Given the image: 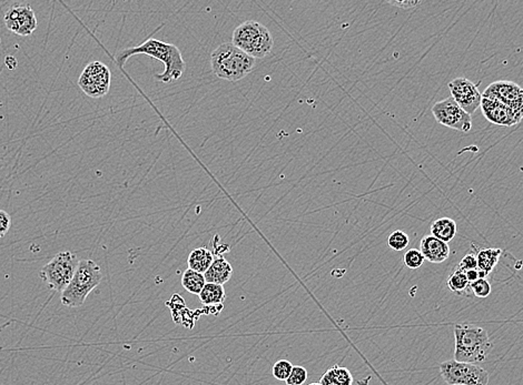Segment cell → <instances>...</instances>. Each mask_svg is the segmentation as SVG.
Returning <instances> with one entry per match:
<instances>
[{"label": "cell", "instance_id": "15", "mask_svg": "<svg viewBox=\"0 0 523 385\" xmlns=\"http://www.w3.org/2000/svg\"><path fill=\"white\" fill-rule=\"evenodd\" d=\"M233 274L232 265L223 256H218L213 261L209 270L204 273L206 283L223 284L227 283Z\"/></svg>", "mask_w": 523, "mask_h": 385}, {"label": "cell", "instance_id": "7", "mask_svg": "<svg viewBox=\"0 0 523 385\" xmlns=\"http://www.w3.org/2000/svg\"><path fill=\"white\" fill-rule=\"evenodd\" d=\"M440 372L444 382L449 385L489 384L488 371L473 363L445 361L440 364Z\"/></svg>", "mask_w": 523, "mask_h": 385}, {"label": "cell", "instance_id": "1", "mask_svg": "<svg viewBox=\"0 0 523 385\" xmlns=\"http://www.w3.org/2000/svg\"><path fill=\"white\" fill-rule=\"evenodd\" d=\"M135 55H146L154 59L159 60L164 65V73L155 75V79L164 84H170L179 80L184 75L186 69V62L181 56L179 47L154 38H150L137 47L119 51L116 55L117 64L123 67L128 58Z\"/></svg>", "mask_w": 523, "mask_h": 385}, {"label": "cell", "instance_id": "10", "mask_svg": "<svg viewBox=\"0 0 523 385\" xmlns=\"http://www.w3.org/2000/svg\"><path fill=\"white\" fill-rule=\"evenodd\" d=\"M484 98L493 99L515 111L517 118L523 119V89L513 82L499 80L486 87Z\"/></svg>", "mask_w": 523, "mask_h": 385}, {"label": "cell", "instance_id": "19", "mask_svg": "<svg viewBox=\"0 0 523 385\" xmlns=\"http://www.w3.org/2000/svg\"><path fill=\"white\" fill-rule=\"evenodd\" d=\"M321 385H353V377L348 368L333 366L321 377Z\"/></svg>", "mask_w": 523, "mask_h": 385}, {"label": "cell", "instance_id": "18", "mask_svg": "<svg viewBox=\"0 0 523 385\" xmlns=\"http://www.w3.org/2000/svg\"><path fill=\"white\" fill-rule=\"evenodd\" d=\"M456 231H458V228H456V221L450 219V218H440V219L433 221L432 225H431V236L445 242V243L454 239Z\"/></svg>", "mask_w": 523, "mask_h": 385}, {"label": "cell", "instance_id": "29", "mask_svg": "<svg viewBox=\"0 0 523 385\" xmlns=\"http://www.w3.org/2000/svg\"><path fill=\"white\" fill-rule=\"evenodd\" d=\"M12 227V218L5 210H0V238H3L8 234Z\"/></svg>", "mask_w": 523, "mask_h": 385}, {"label": "cell", "instance_id": "21", "mask_svg": "<svg viewBox=\"0 0 523 385\" xmlns=\"http://www.w3.org/2000/svg\"><path fill=\"white\" fill-rule=\"evenodd\" d=\"M206 284L205 276L202 273L196 272L192 269H187L181 276V285L187 292L200 295L203 288Z\"/></svg>", "mask_w": 523, "mask_h": 385}, {"label": "cell", "instance_id": "4", "mask_svg": "<svg viewBox=\"0 0 523 385\" xmlns=\"http://www.w3.org/2000/svg\"><path fill=\"white\" fill-rule=\"evenodd\" d=\"M102 281L100 267L93 260H80L71 283L62 292V303L69 308L82 307L89 293Z\"/></svg>", "mask_w": 523, "mask_h": 385}, {"label": "cell", "instance_id": "23", "mask_svg": "<svg viewBox=\"0 0 523 385\" xmlns=\"http://www.w3.org/2000/svg\"><path fill=\"white\" fill-rule=\"evenodd\" d=\"M410 243V238L405 231L396 230L389 236L388 245L394 251H403Z\"/></svg>", "mask_w": 523, "mask_h": 385}, {"label": "cell", "instance_id": "24", "mask_svg": "<svg viewBox=\"0 0 523 385\" xmlns=\"http://www.w3.org/2000/svg\"><path fill=\"white\" fill-rule=\"evenodd\" d=\"M425 256L422 254L421 251L418 250V249L407 250L405 256H403V263H405V267L413 269V270L421 267L425 263Z\"/></svg>", "mask_w": 523, "mask_h": 385}, {"label": "cell", "instance_id": "5", "mask_svg": "<svg viewBox=\"0 0 523 385\" xmlns=\"http://www.w3.org/2000/svg\"><path fill=\"white\" fill-rule=\"evenodd\" d=\"M232 44L254 59L265 58L274 47L267 27L254 20H247L235 28Z\"/></svg>", "mask_w": 523, "mask_h": 385}, {"label": "cell", "instance_id": "28", "mask_svg": "<svg viewBox=\"0 0 523 385\" xmlns=\"http://www.w3.org/2000/svg\"><path fill=\"white\" fill-rule=\"evenodd\" d=\"M456 269L464 273L468 272V271L477 270L478 269L477 254L473 252L468 253L467 256H464L463 259L460 261Z\"/></svg>", "mask_w": 523, "mask_h": 385}, {"label": "cell", "instance_id": "2", "mask_svg": "<svg viewBox=\"0 0 523 385\" xmlns=\"http://www.w3.org/2000/svg\"><path fill=\"white\" fill-rule=\"evenodd\" d=\"M256 59L245 54L232 42L218 46L211 55L212 71L218 78L236 82L254 69Z\"/></svg>", "mask_w": 523, "mask_h": 385}, {"label": "cell", "instance_id": "3", "mask_svg": "<svg viewBox=\"0 0 523 385\" xmlns=\"http://www.w3.org/2000/svg\"><path fill=\"white\" fill-rule=\"evenodd\" d=\"M456 350L454 360L459 362H484L493 351V344L490 341L489 333L481 326L473 324H456L454 326Z\"/></svg>", "mask_w": 523, "mask_h": 385}, {"label": "cell", "instance_id": "20", "mask_svg": "<svg viewBox=\"0 0 523 385\" xmlns=\"http://www.w3.org/2000/svg\"><path fill=\"white\" fill-rule=\"evenodd\" d=\"M200 300L205 306H216L222 303L227 298V293L223 285L214 283H206L200 293Z\"/></svg>", "mask_w": 523, "mask_h": 385}, {"label": "cell", "instance_id": "14", "mask_svg": "<svg viewBox=\"0 0 523 385\" xmlns=\"http://www.w3.org/2000/svg\"><path fill=\"white\" fill-rule=\"evenodd\" d=\"M420 251L425 259L431 263H442L450 256V247L445 242L436 239L433 236H425L420 243Z\"/></svg>", "mask_w": 523, "mask_h": 385}, {"label": "cell", "instance_id": "11", "mask_svg": "<svg viewBox=\"0 0 523 385\" xmlns=\"http://www.w3.org/2000/svg\"><path fill=\"white\" fill-rule=\"evenodd\" d=\"M447 86L451 91V97L466 113L471 115L480 108L482 95L479 91L478 86L471 80L460 77L453 79Z\"/></svg>", "mask_w": 523, "mask_h": 385}, {"label": "cell", "instance_id": "30", "mask_svg": "<svg viewBox=\"0 0 523 385\" xmlns=\"http://www.w3.org/2000/svg\"><path fill=\"white\" fill-rule=\"evenodd\" d=\"M393 6L400 7L402 9H412L422 5V1H413V0H405V1H389Z\"/></svg>", "mask_w": 523, "mask_h": 385}, {"label": "cell", "instance_id": "6", "mask_svg": "<svg viewBox=\"0 0 523 385\" xmlns=\"http://www.w3.org/2000/svg\"><path fill=\"white\" fill-rule=\"evenodd\" d=\"M78 263L80 260L71 251L58 253L42 269L40 278L48 284L51 290L62 292L71 283Z\"/></svg>", "mask_w": 523, "mask_h": 385}, {"label": "cell", "instance_id": "13", "mask_svg": "<svg viewBox=\"0 0 523 385\" xmlns=\"http://www.w3.org/2000/svg\"><path fill=\"white\" fill-rule=\"evenodd\" d=\"M480 108L486 120L497 126H512L521 121L513 110L493 99L482 97Z\"/></svg>", "mask_w": 523, "mask_h": 385}, {"label": "cell", "instance_id": "17", "mask_svg": "<svg viewBox=\"0 0 523 385\" xmlns=\"http://www.w3.org/2000/svg\"><path fill=\"white\" fill-rule=\"evenodd\" d=\"M214 256L213 253L206 249V247H197L194 249L188 256L187 259V265H188V269L196 271V272L204 273L209 270V267L212 265L213 261H214Z\"/></svg>", "mask_w": 523, "mask_h": 385}, {"label": "cell", "instance_id": "31", "mask_svg": "<svg viewBox=\"0 0 523 385\" xmlns=\"http://www.w3.org/2000/svg\"><path fill=\"white\" fill-rule=\"evenodd\" d=\"M466 276H467L468 281H469V283H473V282L477 281L478 279L481 278L480 271L477 269V270H471L468 271V272H466Z\"/></svg>", "mask_w": 523, "mask_h": 385}, {"label": "cell", "instance_id": "26", "mask_svg": "<svg viewBox=\"0 0 523 385\" xmlns=\"http://www.w3.org/2000/svg\"><path fill=\"white\" fill-rule=\"evenodd\" d=\"M470 289L475 297L481 299L488 298L491 293V284L486 278H480L470 284Z\"/></svg>", "mask_w": 523, "mask_h": 385}, {"label": "cell", "instance_id": "12", "mask_svg": "<svg viewBox=\"0 0 523 385\" xmlns=\"http://www.w3.org/2000/svg\"><path fill=\"white\" fill-rule=\"evenodd\" d=\"M5 25L18 36H30L37 29V18L29 5H16L5 14Z\"/></svg>", "mask_w": 523, "mask_h": 385}, {"label": "cell", "instance_id": "9", "mask_svg": "<svg viewBox=\"0 0 523 385\" xmlns=\"http://www.w3.org/2000/svg\"><path fill=\"white\" fill-rule=\"evenodd\" d=\"M432 113L442 126L461 133H469L472 129V115L462 110L451 96L433 104Z\"/></svg>", "mask_w": 523, "mask_h": 385}, {"label": "cell", "instance_id": "8", "mask_svg": "<svg viewBox=\"0 0 523 385\" xmlns=\"http://www.w3.org/2000/svg\"><path fill=\"white\" fill-rule=\"evenodd\" d=\"M112 73L100 62L88 64L78 79L80 89L91 98H102L109 93Z\"/></svg>", "mask_w": 523, "mask_h": 385}, {"label": "cell", "instance_id": "32", "mask_svg": "<svg viewBox=\"0 0 523 385\" xmlns=\"http://www.w3.org/2000/svg\"><path fill=\"white\" fill-rule=\"evenodd\" d=\"M308 385H321V383H315V382H314V383H311V384H308Z\"/></svg>", "mask_w": 523, "mask_h": 385}, {"label": "cell", "instance_id": "25", "mask_svg": "<svg viewBox=\"0 0 523 385\" xmlns=\"http://www.w3.org/2000/svg\"><path fill=\"white\" fill-rule=\"evenodd\" d=\"M292 370H293V364L290 361L280 360L273 366L272 373H273V377L278 381H286L289 379Z\"/></svg>", "mask_w": 523, "mask_h": 385}, {"label": "cell", "instance_id": "27", "mask_svg": "<svg viewBox=\"0 0 523 385\" xmlns=\"http://www.w3.org/2000/svg\"><path fill=\"white\" fill-rule=\"evenodd\" d=\"M308 379V371L305 368L297 366H293L289 379H286V385H303Z\"/></svg>", "mask_w": 523, "mask_h": 385}, {"label": "cell", "instance_id": "16", "mask_svg": "<svg viewBox=\"0 0 523 385\" xmlns=\"http://www.w3.org/2000/svg\"><path fill=\"white\" fill-rule=\"evenodd\" d=\"M504 251L499 247H489V249H480L477 252L478 260V270L480 271L481 278H486L490 273L495 270V265L500 259L501 254Z\"/></svg>", "mask_w": 523, "mask_h": 385}, {"label": "cell", "instance_id": "22", "mask_svg": "<svg viewBox=\"0 0 523 385\" xmlns=\"http://www.w3.org/2000/svg\"><path fill=\"white\" fill-rule=\"evenodd\" d=\"M447 284L449 289L453 293H456V294L466 295V297L472 295L466 273L458 270V269H456V270L450 274L449 278H447Z\"/></svg>", "mask_w": 523, "mask_h": 385}]
</instances>
